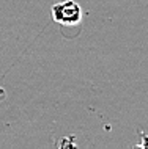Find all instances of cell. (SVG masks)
Instances as JSON below:
<instances>
[{"instance_id": "1", "label": "cell", "mask_w": 148, "mask_h": 149, "mask_svg": "<svg viewBox=\"0 0 148 149\" xmlns=\"http://www.w3.org/2000/svg\"><path fill=\"white\" fill-rule=\"evenodd\" d=\"M52 16L62 25H74L81 22V8L73 0H66L52 8Z\"/></svg>"}]
</instances>
